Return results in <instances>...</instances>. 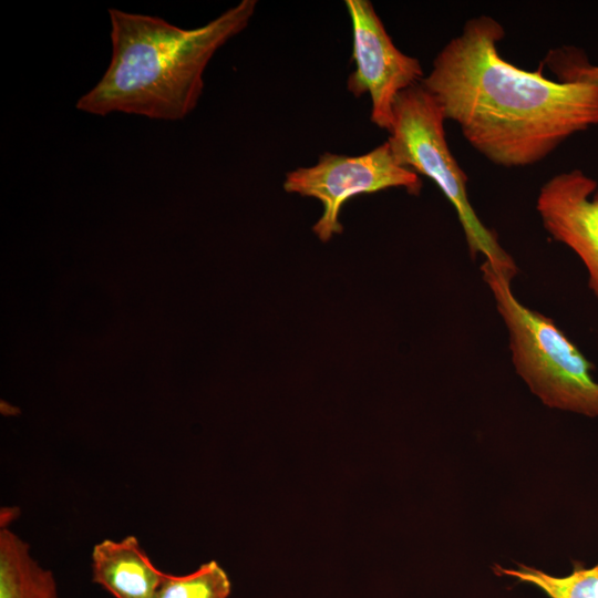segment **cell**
Returning <instances> with one entry per match:
<instances>
[{
	"label": "cell",
	"instance_id": "obj_5",
	"mask_svg": "<svg viewBox=\"0 0 598 598\" xmlns=\"http://www.w3.org/2000/svg\"><path fill=\"white\" fill-rule=\"evenodd\" d=\"M422 186L415 172L398 164L388 142L359 156L324 153L316 165L288 172L283 182L287 193L321 202L323 213L312 229L323 243L342 233L339 214L351 197L391 187L419 195Z\"/></svg>",
	"mask_w": 598,
	"mask_h": 598
},
{
	"label": "cell",
	"instance_id": "obj_10",
	"mask_svg": "<svg viewBox=\"0 0 598 598\" xmlns=\"http://www.w3.org/2000/svg\"><path fill=\"white\" fill-rule=\"evenodd\" d=\"M494 571L532 585L548 598H598V563L585 567L576 561L571 573L566 576H554L526 565H518L517 568L495 565Z\"/></svg>",
	"mask_w": 598,
	"mask_h": 598
},
{
	"label": "cell",
	"instance_id": "obj_2",
	"mask_svg": "<svg viewBox=\"0 0 598 598\" xmlns=\"http://www.w3.org/2000/svg\"><path fill=\"white\" fill-rule=\"evenodd\" d=\"M256 0H241L208 23L178 28L158 17L109 9L112 55L100 81L76 109L105 116L125 113L179 121L196 107L204 71L249 23Z\"/></svg>",
	"mask_w": 598,
	"mask_h": 598
},
{
	"label": "cell",
	"instance_id": "obj_4",
	"mask_svg": "<svg viewBox=\"0 0 598 598\" xmlns=\"http://www.w3.org/2000/svg\"><path fill=\"white\" fill-rule=\"evenodd\" d=\"M443 110L420 83L402 91L393 104L388 144L399 165L431 178L454 207L470 255H478L512 279L518 268L497 236L478 218L467 196V176L446 142Z\"/></svg>",
	"mask_w": 598,
	"mask_h": 598
},
{
	"label": "cell",
	"instance_id": "obj_8",
	"mask_svg": "<svg viewBox=\"0 0 598 598\" xmlns=\"http://www.w3.org/2000/svg\"><path fill=\"white\" fill-rule=\"evenodd\" d=\"M165 576L135 536L104 539L92 549V579L115 598H154Z\"/></svg>",
	"mask_w": 598,
	"mask_h": 598
},
{
	"label": "cell",
	"instance_id": "obj_9",
	"mask_svg": "<svg viewBox=\"0 0 598 598\" xmlns=\"http://www.w3.org/2000/svg\"><path fill=\"white\" fill-rule=\"evenodd\" d=\"M0 598H59L53 574L8 526L0 527Z\"/></svg>",
	"mask_w": 598,
	"mask_h": 598
},
{
	"label": "cell",
	"instance_id": "obj_1",
	"mask_svg": "<svg viewBox=\"0 0 598 598\" xmlns=\"http://www.w3.org/2000/svg\"><path fill=\"white\" fill-rule=\"evenodd\" d=\"M505 31L487 16L468 20L437 53L421 84L445 120L495 165H533L575 133L598 124V86L553 81L501 56Z\"/></svg>",
	"mask_w": 598,
	"mask_h": 598
},
{
	"label": "cell",
	"instance_id": "obj_11",
	"mask_svg": "<svg viewBox=\"0 0 598 598\" xmlns=\"http://www.w3.org/2000/svg\"><path fill=\"white\" fill-rule=\"evenodd\" d=\"M231 582L215 560L183 576L166 574L154 598H229Z\"/></svg>",
	"mask_w": 598,
	"mask_h": 598
},
{
	"label": "cell",
	"instance_id": "obj_7",
	"mask_svg": "<svg viewBox=\"0 0 598 598\" xmlns=\"http://www.w3.org/2000/svg\"><path fill=\"white\" fill-rule=\"evenodd\" d=\"M536 209L544 228L584 264L598 299V186L580 169L563 172L540 188Z\"/></svg>",
	"mask_w": 598,
	"mask_h": 598
},
{
	"label": "cell",
	"instance_id": "obj_3",
	"mask_svg": "<svg viewBox=\"0 0 598 598\" xmlns=\"http://www.w3.org/2000/svg\"><path fill=\"white\" fill-rule=\"evenodd\" d=\"M481 271L509 339L515 371L548 408L598 417L595 365L549 317L524 306L513 279L483 261Z\"/></svg>",
	"mask_w": 598,
	"mask_h": 598
},
{
	"label": "cell",
	"instance_id": "obj_6",
	"mask_svg": "<svg viewBox=\"0 0 598 598\" xmlns=\"http://www.w3.org/2000/svg\"><path fill=\"white\" fill-rule=\"evenodd\" d=\"M344 3L352 23L351 60L355 63L347 81L348 91L357 97L368 93L372 102L371 122L390 133L394 101L399 93L422 81V66L416 58L394 45L371 1Z\"/></svg>",
	"mask_w": 598,
	"mask_h": 598
},
{
	"label": "cell",
	"instance_id": "obj_12",
	"mask_svg": "<svg viewBox=\"0 0 598 598\" xmlns=\"http://www.w3.org/2000/svg\"><path fill=\"white\" fill-rule=\"evenodd\" d=\"M545 63L558 76L559 82L588 83L598 86V65L590 64L584 52L577 48L550 50Z\"/></svg>",
	"mask_w": 598,
	"mask_h": 598
}]
</instances>
